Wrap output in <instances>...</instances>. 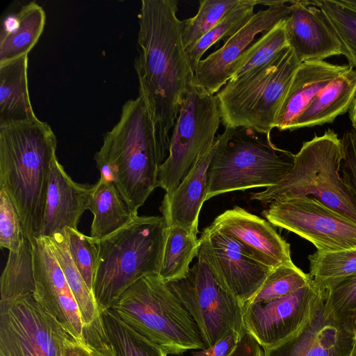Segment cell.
Segmentation results:
<instances>
[{"instance_id":"obj_9","label":"cell","mask_w":356,"mask_h":356,"mask_svg":"<svg viewBox=\"0 0 356 356\" xmlns=\"http://www.w3.org/2000/svg\"><path fill=\"white\" fill-rule=\"evenodd\" d=\"M221 121L216 95L193 80L188 85L173 127L168 154L158 172L157 185L170 193L215 143Z\"/></svg>"},{"instance_id":"obj_22","label":"cell","mask_w":356,"mask_h":356,"mask_svg":"<svg viewBox=\"0 0 356 356\" xmlns=\"http://www.w3.org/2000/svg\"><path fill=\"white\" fill-rule=\"evenodd\" d=\"M350 67L319 60L300 63L278 110L273 128L291 131L296 120L319 92Z\"/></svg>"},{"instance_id":"obj_33","label":"cell","mask_w":356,"mask_h":356,"mask_svg":"<svg viewBox=\"0 0 356 356\" xmlns=\"http://www.w3.org/2000/svg\"><path fill=\"white\" fill-rule=\"evenodd\" d=\"M106 333L118 356H167L159 345L124 323L113 309L102 312Z\"/></svg>"},{"instance_id":"obj_17","label":"cell","mask_w":356,"mask_h":356,"mask_svg":"<svg viewBox=\"0 0 356 356\" xmlns=\"http://www.w3.org/2000/svg\"><path fill=\"white\" fill-rule=\"evenodd\" d=\"M37 302L76 340L85 343L81 314L47 237L31 243Z\"/></svg>"},{"instance_id":"obj_32","label":"cell","mask_w":356,"mask_h":356,"mask_svg":"<svg viewBox=\"0 0 356 356\" xmlns=\"http://www.w3.org/2000/svg\"><path fill=\"white\" fill-rule=\"evenodd\" d=\"M321 19L339 40L341 54L349 65L356 67V11L340 0L313 1Z\"/></svg>"},{"instance_id":"obj_14","label":"cell","mask_w":356,"mask_h":356,"mask_svg":"<svg viewBox=\"0 0 356 356\" xmlns=\"http://www.w3.org/2000/svg\"><path fill=\"white\" fill-rule=\"evenodd\" d=\"M322 291L313 281L272 300L243 307L245 330L263 350L273 348L296 334L311 318Z\"/></svg>"},{"instance_id":"obj_35","label":"cell","mask_w":356,"mask_h":356,"mask_svg":"<svg viewBox=\"0 0 356 356\" xmlns=\"http://www.w3.org/2000/svg\"><path fill=\"white\" fill-rule=\"evenodd\" d=\"M241 0H200L196 15L182 21V37L186 48L213 29Z\"/></svg>"},{"instance_id":"obj_26","label":"cell","mask_w":356,"mask_h":356,"mask_svg":"<svg viewBox=\"0 0 356 356\" xmlns=\"http://www.w3.org/2000/svg\"><path fill=\"white\" fill-rule=\"evenodd\" d=\"M88 209L93 215L90 236L95 241L112 234L137 216L115 186L101 177L93 184Z\"/></svg>"},{"instance_id":"obj_44","label":"cell","mask_w":356,"mask_h":356,"mask_svg":"<svg viewBox=\"0 0 356 356\" xmlns=\"http://www.w3.org/2000/svg\"><path fill=\"white\" fill-rule=\"evenodd\" d=\"M62 356H92L86 343L68 334L63 342Z\"/></svg>"},{"instance_id":"obj_15","label":"cell","mask_w":356,"mask_h":356,"mask_svg":"<svg viewBox=\"0 0 356 356\" xmlns=\"http://www.w3.org/2000/svg\"><path fill=\"white\" fill-rule=\"evenodd\" d=\"M353 343L350 316L336 313L322 291L306 325L294 336L264 352V356H350Z\"/></svg>"},{"instance_id":"obj_48","label":"cell","mask_w":356,"mask_h":356,"mask_svg":"<svg viewBox=\"0 0 356 356\" xmlns=\"http://www.w3.org/2000/svg\"><path fill=\"white\" fill-rule=\"evenodd\" d=\"M350 356H356V339L354 340L353 348Z\"/></svg>"},{"instance_id":"obj_19","label":"cell","mask_w":356,"mask_h":356,"mask_svg":"<svg viewBox=\"0 0 356 356\" xmlns=\"http://www.w3.org/2000/svg\"><path fill=\"white\" fill-rule=\"evenodd\" d=\"M288 45L300 63L341 54V44L310 1H291L285 19Z\"/></svg>"},{"instance_id":"obj_20","label":"cell","mask_w":356,"mask_h":356,"mask_svg":"<svg viewBox=\"0 0 356 356\" xmlns=\"http://www.w3.org/2000/svg\"><path fill=\"white\" fill-rule=\"evenodd\" d=\"M92 186L73 181L56 156L50 167L40 236L49 237L65 228L77 229L82 214L88 209Z\"/></svg>"},{"instance_id":"obj_39","label":"cell","mask_w":356,"mask_h":356,"mask_svg":"<svg viewBox=\"0 0 356 356\" xmlns=\"http://www.w3.org/2000/svg\"><path fill=\"white\" fill-rule=\"evenodd\" d=\"M325 292L336 313L350 316L356 310V273Z\"/></svg>"},{"instance_id":"obj_13","label":"cell","mask_w":356,"mask_h":356,"mask_svg":"<svg viewBox=\"0 0 356 356\" xmlns=\"http://www.w3.org/2000/svg\"><path fill=\"white\" fill-rule=\"evenodd\" d=\"M197 258L207 264L218 284L243 307L273 270L250 257L234 238L209 226L199 238Z\"/></svg>"},{"instance_id":"obj_43","label":"cell","mask_w":356,"mask_h":356,"mask_svg":"<svg viewBox=\"0 0 356 356\" xmlns=\"http://www.w3.org/2000/svg\"><path fill=\"white\" fill-rule=\"evenodd\" d=\"M228 356H264V352L259 343L245 330L238 344Z\"/></svg>"},{"instance_id":"obj_36","label":"cell","mask_w":356,"mask_h":356,"mask_svg":"<svg viewBox=\"0 0 356 356\" xmlns=\"http://www.w3.org/2000/svg\"><path fill=\"white\" fill-rule=\"evenodd\" d=\"M312 281L309 275L305 273L293 263L280 266L271 270L262 286L246 304L283 297L308 285Z\"/></svg>"},{"instance_id":"obj_41","label":"cell","mask_w":356,"mask_h":356,"mask_svg":"<svg viewBox=\"0 0 356 356\" xmlns=\"http://www.w3.org/2000/svg\"><path fill=\"white\" fill-rule=\"evenodd\" d=\"M84 339L92 356H118L106 333L102 316L84 327Z\"/></svg>"},{"instance_id":"obj_3","label":"cell","mask_w":356,"mask_h":356,"mask_svg":"<svg viewBox=\"0 0 356 356\" xmlns=\"http://www.w3.org/2000/svg\"><path fill=\"white\" fill-rule=\"evenodd\" d=\"M94 160L100 177L113 183L135 216L158 187L163 163L153 122L140 95L122 105L119 120L104 134Z\"/></svg>"},{"instance_id":"obj_5","label":"cell","mask_w":356,"mask_h":356,"mask_svg":"<svg viewBox=\"0 0 356 356\" xmlns=\"http://www.w3.org/2000/svg\"><path fill=\"white\" fill-rule=\"evenodd\" d=\"M293 164V154L276 147L270 134L225 127L216 137L206 201L235 191L271 187L289 173Z\"/></svg>"},{"instance_id":"obj_6","label":"cell","mask_w":356,"mask_h":356,"mask_svg":"<svg viewBox=\"0 0 356 356\" xmlns=\"http://www.w3.org/2000/svg\"><path fill=\"white\" fill-rule=\"evenodd\" d=\"M112 309L124 323L168 354L181 355L206 348L191 314L159 275L138 280Z\"/></svg>"},{"instance_id":"obj_27","label":"cell","mask_w":356,"mask_h":356,"mask_svg":"<svg viewBox=\"0 0 356 356\" xmlns=\"http://www.w3.org/2000/svg\"><path fill=\"white\" fill-rule=\"evenodd\" d=\"M78 305L84 327L102 317L96 299L74 265L69 250L66 228L47 237Z\"/></svg>"},{"instance_id":"obj_16","label":"cell","mask_w":356,"mask_h":356,"mask_svg":"<svg viewBox=\"0 0 356 356\" xmlns=\"http://www.w3.org/2000/svg\"><path fill=\"white\" fill-rule=\"evenodd\" d=\"M291 1H261L268 8L254 13L238 32L226 40L218 49L202 59L194 72V81L206 92L216 95L229 80L234 67L257 35L270 30L285 19Z\"/></svg>"},{"instance_id":"obj_29","label":"cell","mask_w":356,"mask_h":356,"mask_svg":"<svg viewBox=\"0 0 356 356\" xmlns=\"http://www.w3.org/2000/svg\"><path fill=\"white\" fill-rule=\"evenodd\" d=\"M198 247L196 234L177 225L167 226L160 278L168 283L184 277L197 257Z\"/></svg>"},{"instance_id":"obj_1","label":"cell","mask_w":356,"mask_h":356,"mask_svg":"<svg viewBox=\"0 0 356 356\" xmlns=\"http://www.w3.org/2000/svg\"><path fill=\"white\" fill-rule=\"evenodd\" d=\"M175 0H143L138 14V54L134 66L139 95L153 122L163 161L188 85L194 79Z\"/></svg>"},{"instance_id":"obj_34","label":"cell","mask_w":356,"mask_h":356,"mask_svg":"<svg viewBox=\"0 0 356 356\" xmlns=\"http://www.w3.org/2000/svg\"><path fill=\"white\" fill-rule=\"evenodd\" d=\"M289 46L285 31V19L264 33L242 54L236 62L230 79H236L271 62Z\"/></svg>"},{"instance_id":"obj_30","label":"cell","mask_w":356,"mask_h":356,"mask_svg":"<svg viewBox=\"0 0 356 356\" xmlns=\"http://www.w3.org/2000/svg\"><path fill=\"white\" fill-rule=\"evenodd\" d=\"M309 273L315 285L330 291L356 273V250L331 252L316 251L308 255Z\"/></svg>"},{"instance_id":"obj_31","label":"cell","mask_w":356,"mask_h":356,"mask_svg":"<svg viewBox=\"0 0 356 356\" xmlns=\"http://www.w3.org/2000/svg\"><path fill=\"white\" fill-rule=\"evenodd\" d=\"M260 3L257 0H241L213 29L186 49L193 72L204 53L218 41L229 38L243 27L254 15V8Z\"/></svg>"},{"instance_id":"obj_2","label":"cell","mask_w":356,"mask_h":356,"mask_svg":"<svg viewBox=\"0 0 356 356\" xmlns=\"http://www.w3.org/2000/svg\"><path fill=\"white\" fill-rule=\"evenodd\" d=\"M56 148L50 125L38 118L0 125V189L13 200L31 243L42 228Z\"/></svg>"},{"instance_id":"obj_46","label":"cell","mask_w":356,"mask_h":356,"mask_svg":"<svg viewBox=\"0 0 356 356\" xmlns=\"http://www.w3.org/2000/svg\"><path fill=\"white\" fill-rule=\"evenodd\" d=\"M347 7L356 11V0H340Z\"/></svg>"},{"instance_id":"obj_12","label":"cell","mask_w":356,"mask_h":356,"mask_svg":"<svg viewBox=\"0 0 356 356\" xmlns=\"http://www.w3.org/2000/svg\"><path fill=\"white\" fill-rule=\"evenodd\" d=\"M68 334L33 295L0 301V356H62Z\"/></svg>"},{"instance_id":"obj_18","label":"cell","mask_w":356,"mask_h":356,"mask_svg":"<svg viewBox=\"0 0 356 356\" xmlns=\"http://www.w3.org/2000/svg\"><path fill=\"white\" fill-rule=\"evenodd\" d=\"M209 227L234 238L250 257L271 269L293 263L290 244L273 225L240 207L226 210Z\"/></svg>"},{"instance_id":"obj_10","label":"cell","mask_w":356,"mask_h":356,"mask_svg":"<svg viewBox=\"0 0 356 356\" xmlns=\"http://www.w3.org/2000/svg\"><path fill=\"white\" fill-rule=\"evenodd\" d=\"M182 277L167 283L196 323L206 348L245 329L243 306L223 289L201 259Z\"/></svg>"},{"instance_id":"obj_45","label":"cell","mask_w":356,"mask_h":356,"mask_svg":"<svg viewBox=\"0 0 356 356\" xmlns=\"http://www.w3.org/2000/svg\"><path fill=\"white\" fill-rule=\"evenodd\" d=\"M349 116L353 129L356 132V95L349 109Z\"/></svg>"},{"instance_id":"obj_21","label":"cell","mask_w":356,"mask_h":356,"mask_svg":"<svg viewBox=\"0 0 356 356\" xmlns=\"http://www.w3.org/2000/svg\"><path fill=\"white\" fill-rule=\"evenodd\" d=\"M215 148L216 142L197 159L175 189L165 194L160 211L167 226L177 225L197 235L200 211L206 201L208 169Z\"/></svg>"},{"instance_id":"obj_11","label":"cell","mask_w":356,"mask_h":356,"mask_svg":"<svg viewBox=\"0 0 356 356\" xmlns=\"http://www.w3.org/2000/svg\"><path fill=\"white\" fill-rule=\"evenodd\" d=\"M262 214L273 225L307 240L318 251L356 250V222L316 197L277 200Z\"/></svg>"},{"instance_id":"obj_37","label":"cell","mask_w":356,"mask_h":356,"mask_svg":"<svg viewBox=\"0 0 356 356\" xmlns=\"http://www.w3.org/2000/svg\"><path fill=\"white\" fill-rule=\"evenodd\" d=\"M66 231L72 259L92 292L98 257V249L95 242L90 236L85 235L78 229L66 228Z\"/></svg>"},{"instance_id":"obj_40","label":"cell","mask_w":356,"mask_h":356,"mask_svg":"<svg viewBox=\"0 0 356 356\" xmlns=\"http://www.w3.org/2000/svg\"><path fill=\"white\" fill-rule=\"evenodd\" d=\"M343 160L341 166L342 179L356 195V132L353 129L341 139Z\"/></svg>"},{"instance_id":"obj_42","label":"cell","mask_w":356,"mask_h":356,"mask_svg":"<svg viewBox=\"0 0 356 356\" xmlns=\"http://www.w3.org/2000/svg\"><path fill=\"white\" fill-rule=\"evenodd\" d=\"M242 335L232 332L210 347L192 351L191 355L228 356L238 344Z\"/></svg>"},{"instance_id":"obj_38","label":"cell","mask_w":356,"mask_h":356,"mask_svg":"<svg viewBox=\"0 0 356 356\" xmlns=\"http://www.w3.org/2000/svg\"><path fill=\"white\" fill-rule=\"evenodd\" d=\"M19 213L4 189H0V247L17 252L23 238Z\"/></svg>"},{"instance_id":"obj_4","label":"cell","mask_w":356,"mask_h":356,"mask_svg":"<svg viewBox=\"0 0 356 356\" xmlns=\"http://www.w3.org/2000/svg\"><path fill=\"white\" fill-rule=\"evenodd\" d=\"M166 229L162 216H137L126 226L95 241L98 257L92 293L101 312L112 309L138 280L159 275Z\"/></svg>"},{"instance_id":"obj_28","label":"cell","mask_w":356,"mask_h":356,"mask_svg":"<svg viewBox=\"0 0 356 356\" xmlns=\"http://www.w3.org/2000/svg\"><path fill=\"white\" fill-rule=\"evenodd\" d=\"M35 290L33 252L31 243L23 236L19 250L9 251L0 278V301L33 295Z\"/></svg>"},{"instance_id":"obj_7","label":"cell","mask_w":356,"mask_h":356,"mask_svg":"<svg viewBox=\"0 0 356 356\" xmlns=\"http://www.w3.org/2000/svg\"><path fill=\"white\" fill-rule=\"evenodd\" d=\"M341 140L332 129L304 142L293 167L277 184L251 193L264 204L286 197L311 196L356 222V195L340 173Z\"/></svg>"},{"instance_id":"obj_25","label":"cell","mask_w":356,"mask_h":356,"mask_svg":"<svg viewBox=\"0 0 356 356\" xmlns=\"http://www.w3.org/2000/svg\"><path fill=\"white\" fill-rule=\"evenodd\" d=\"M28 55L0 65V125L37 118L28 86Z\"/></svg>"},{"instance_id":"obj_23","label":"cell","mask_w":356,"mask_h":356,"mask_svg":"<svg viewBox=\"0 0 356 356\" xmlns=\"http://www.w3.org/2000/svg\"><path fill=\"white\" fill-rule=\"evenodd\" d=\"M45 21L44 10L35 1L7 16L0 31V65L28 55L38 41Z\"/></svg>"},{"instance_id":"obj_24","label":"cell","mask_w":356,"mask_h":356,"mask_svg":"<svg viewBox=\"0 0 356 356\" xmlns=\"http://www.w3.org/2000/svg\"><path fill=\"white\" fill-rule=\"evenodd\" d=\"M356 95V71L353 67L331 81L298 118L291 131L332 123L348 112Z\"/></svg>"},{"instance_id":"obj_8","label":"cell","mask_w":356,"mask_h":356,"mask_svg":"<svg viewBox=\"0 0 356 356\" xmlns=\"http://www.w3.org/2000/svg\"><path fill=\"white\" fill-rule=\"evenodd\" d=\"M300 63L289 46L269 63L229 80L216 94L224 127L270 134Z\"/></svg>"},{"instance_id":"obj_47","label":"cell","mask_w":356,"mask_h":356,"mask_svg":"<svg viewBox=\"0 0 356 356\" xmlns=\"http://www.w3.org/2000/svg\"><path fill=\"white\" fill-rule=\"evenodd\" d=\"M352 321V326L354 332V340L356 339V310L353 311L350 314Z\"/></svg>"}]
</instances>
